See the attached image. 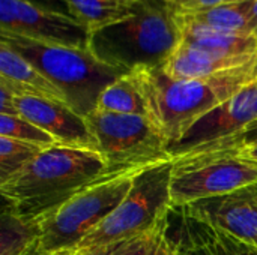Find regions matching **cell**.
Segmentation results:
<instances>
[{"label":"cell","instance_id":"6da1fadb","mask_svg":"<svg viewBox=\"0 0 257 255\" xmlns=\"http://www.w3.org/2000/svg\"><path fill=\"white\" fill-rule=\"evenodd\" d=\"M146 102L148 119L167 143H176L197 120L257 80V59L211 77L175 80L163 66L131 72Z\"/></svg>","mask_w":257,"mask_h":255},{"label":"cell","instance_id":"7a4b0ae2","mask_svg":"<svg viewBox=\"0 0 257 255\" xmlns=\"http://www.w3.org/2000/svg\"><path fill=\"white\" fill-rule=\"evenodd\" d=\"M114 176L119 173L111 171L98 152L56 143L0 185V194L15 213L39 219L81 191Z\"/></svg>","mask_w":257,"mask_h":255},{"label":"cell","instance_id":"3957f363","mask_svg":"<svg viewBox=\"0 0 257 255\" xmlns=\"http://www.w3.org/2000/svg\"><path fill=\"white\" fill-rule=\"evenodd\" d=\"M178 9L169 0H136L134 14L90 33L89 50L126 74L166 65L181 45Z\"/></svg>","mask_w":257,"mask_h":255},{"label":"cell","instance_id":"277c9868","mask_svg":"<svg viewBox=\"0 0 257 255\" xmlns=\"http://www.w3.org/2000/svg\"><path fill=\"white\" fill-rule=\"evenodd\" d=\"M0 42L42 72L65 95L66 104L84 117L96 110L102 92L126 75L98 60L89 48L48 45L6 32H0Z\"/></svg>","mask_w":257,"mask_h":255},{"label":"cell","instance_id":"5b68a950","mask_svg":"<svg viewBox=\"0 0 257 255\" xmlns=\"http://www.w3.org/2000/svg\"><path fill=\"white\" fill-rule=\"evenodd\" d=\"M172 171L173 159L134 173L133 188L126 197L83 240L78 251L133 239L167 221L173 209L170 192Z\"/></svg>","mask_w":257,"mask_h":255},{"label":"cell","instance_id":"8992f818","mask_svg":"<svg viewBox=\"0 0 257 255\" xmlns=\"http://www.w3.org/2000/svg\"><path fill=\"white\" fill-rule=\"evenodd\" d=\"M133 177L134 173H126L98 182L41 216L38 251L51 255L75 254L83 240L126 197L133 188Z\"/></svg>","mask_w":257,"mask_h":255},{"label":"cell","instance_id":"52a82bcc","mask_svg":"<svg viewBox=\"0 0 257 255\" xmlns=\"http://www.w3.org/2000/svg\"><path fill=\"white\" fill-rule=\"evenodd\" d=\"M256 183L257 162L248 159L238 147L187 155L173 159L172 204L184 207Z\"/></svg>","mask_w":257,"mask_h":255},{"label":"cell","instance_id":"ba28073f","mask_svg":"<svg viewBox=\"0 0 257 255\" xmlns=\"http://www.w3.org/2000/svg\"><path fill=\"white\" fill-rule=\"evenodd\" d=\"M96 152L114 173H136L173 159L167 143L146 116L116 114L95 110L86 116Z\"/></svg>","mask_w":257,"mask_h":255},{"label":"cell","instance_id":"9c48e42d","mask_svg":"<svg viewBox=\"0 0 257 255\" xmlns=\"http://www.w3.org/2000/svg\"><path fill=\"white\" fill-rule=\"evenodd\" d=\"M254 123H257V80L197 120L176 143L167 147V152L173 159L196 155L242 134Z\"/></svg>","mask_w":257,"mask_h":255},{"label":"cell","instance_id":"30bf717a","mask_svg":"<svg viewBox=\"0 0 257 255\" xmlns=\"http://www.w3.org/2000/svg\"><path fill=\"white\" fill-rule=\"evenodd\" d=\"M0 32L71 48H89L90 41V32L74 18L26 0H0Z\"/></svg>","mask_w":257,"mask_h":255},{"label":"cell","instance_id":"8fae6325","mask_svg":"<svg viewBox=\"0 0 257 255\" xmlns=\"http://www.w3.org/2000/svg\"><path fill=\"white\" fill-rule=\"evenodd\" d=\"M179 209L199 222L257 245V183Z\"/></svg>","mask_w":257,"mask_h":255},{"label":"cell","instance_id":"7c38bea8","mask_svg":"<svg viewBox=\"0 0 257 255\" xmlns=\"http://www.w3.org/2000/svg\"><path fill=\"white\" fill-rule=\"evenodd\" d=\"M14 104L20 116L50 134L57 144L96 152V143L86 117L75 113L68 104L27 95H14Z\"/></svg>","mask_w":257,"mask_h":255},{"label":"cell","instance_id":"4fadbf2b","mask_svg":"<svg viewBox=\"0 0 257 255\" xmlns=\"http://www.w3.org/2000/svg\"><path fill=\"white\" fill-rule=\"evenodd\" d=\"M0 86H5L15 96H38L66 104L65 95L5 42H0Z\"/></svg>","mask_w":257,"mask_h":255},{"label":"cell","instance_id":"5bb4252c","mask_svg":"<svg viewBox=\"0 0 257 255\" xmlns=\"http://www.w3.org/2000/svg\"><path fill=\"white\" fill-rule=\"evenodd\" d=\"M253 56H226L205 50H199L181 42L178 50L163 66L164 72L175 80H191L211 77L220 72H226L239 66H244L256 60Z\"/></svg>","mask_w":257,"mask_h":255},{"label":"cell","instance_id":"9a60e30c","mask_svg":"<svg viewBox=\"0 0 257 255\" xmlns=\"http://www.w3.org/2000/svg\"><path fill=\"white\" fill-rule=\"evenodd\" d=\"M182 44L226 56L257 54V38L250 33H236L200 26L178 14Z\"/></svg>","mask_w":257,"mask_h":255},{"label":"cell","instance_id":"2e32d148","mask_svg":"<svg viewBox=\"0 0 257 255\" xmlns=\"http://www.w3.org/2000/svg\"><path fill=\"white\" fill-rule=\"evenodd\" d=\"M39 240V221L15 213L3 201L0 215V255H33L38 252Z\"/></svg>","mask_w":257,"mask_h":255},{"label":"cell","instance_id":"e0dca14e","mask_svg":"<svg viewBox=\"0 0 257 255\" xmlns=\"http://www.w3.org/2000/svg\"><path fill=\"white\" fill-rule=\"evenodd\" d=\"M136 0H66L71 17L90 33L134 14Z\"/></svg>","mask_w":257,"mask_h":255},{"label":"cell","instance_id":"ac0fdd59","mask_svg":"<svg viewBox=\"0 0 257 255\" xmlns=\"http://www.w3.org/2000/svg\"><path fill=\"white\" fill-rule=\"evenodd\" d=\"M253 2L254 0L226 2L209 9L193 11V12L178 11V14L205 27L236 32V33H250L248 26H250V14H251Z\"/></svg>","mask_w":257,"mask_h":255},{"label":"cell","instance_id":"d6986e66","mask_svg":"<svg viewBox=\"0 0 257 255\" xmlns=\"http://www.w3.org/2000/svg\"><path fill=\"white\" fill-rule=\"evenodd\" d=\"M96 110L116 114H133L148 117L145 98L131 72L117 78L102 92Z\"/></svg>","mask_w":257,"mask_h":255},{"label":"cell","instance_id":"ffe728a7","mask_svg":"<svg viewBox=\"0 0 257 255\" xmlns=\"http://www.w3.org/2000/svg\"><path fill=\"white\" fill-rule=\"evenodd\" d=\"M167 227L169 218L161 225L145 234L78 252L83 255H158L161 245L167 236Z\"/></svg>","mask_w":257,"mask_h":255},{"label":"cell","instance_id":"44dd1931","mask_svg":"<svg viewBox=\"0 0 257 255\" xmlns=\"http://www.w3.org/2000/svg\"><path fill=\"white\" fill-rule=\"evenodd\" d=\"M45 149L48 147L0 137V185L20 173Z\"/></svg>","mask_w":257,"mask_h":255},{"label":"cell","instance_id":"7402d4cb","mask_svg":"<svg viewBox=\"0 0 257 255\" xmlns=\"http://www.w3.org/2000/svg\"><path fill=\"white\" fill-rule=\"evenodd\" d=\"M188 218L191 219L197 234L206 242V245L211 248L214 255H257V245L254 243L241 240L226 231H221L208 224L199 222V221L193 219L191 216H188Z\"/></svg>","mask_w":257,"mask_h":255},{"label":"cell","instance_id":"603a6c76","mask_svg":"<svg viewBox=\"0 0 257 255\" xmlns=\"http://www.w3.org/2000/svg\"><path fill=\"white\" fill-rule=\"evenodd\" d=\"M0 137L38 144L42 147H51L56 144V140L50 134L33 125L23 116L0 114Z\"/></svg>","mask_w":257,"mask_h":255},{"label":"cell","instance_id":"cb8c5ba5","mask_svg":"<svg viewBox=\"0 0 257 255\" xmlns=\"http://www.w3.org/2000/svg\"><path fill=\"white\" fill-rule=\"evenodd\" d=\"M182 215H184V234L181 237H178L176 240L169 237L176 248V255H214L211 248L206 245V242L194 230L191 219L184 212H182Z\"/></svg>","mask_w":257,"mask_h":255},{"label":"cell","instance_id":"d4e9b609","mask_svg":"<svg viewBox=\"0 0 257 255\" xmlns=\"http://www.w3.org/2000/svg\"><path fill=\"white\" fill-rule=\"evenodd\" d=\"M250 144H257V123L253 126H250L247 131H244L242 134L232 137L229 140H224L218 144H214L202 152H208V150H215V149H229V147H241V146H250ZM199 152V153H202Z\"/></svg>","mask_w":257,"mask_h":255},{"label":"cell","instance_id":"484cf974","mask_svg":"<svg viewBox=\"0 0 257 255\" xmlns=\"http://www.w3.org/2000/svg\"><path fill=\"white\" fill-rule=\"evenodd\" d=\"M179 12H193V11H202L209 9L217 5L226 3L229 0H169Z\"/></svg>","mask_w":257,"mask_h":255},{"label":"cell","instance_id":"4316f807","mask_svg":"<svg viewBox=\"0 0 257 255\" xmlns=\"http://www.w3.org/2000/svg\"><path fill=\"white\" fill-rule=\"evenodd\" d=\"M26 2H29V3H32L35 6L44 8V9L54 11V12H59V14H63V15L71 17L69 9H68V5H66V0H26Z\"/></svg>","mask_w":257,"mask_h":255},{"label":"cell","instance_id":"83f0119b","mask_svg":"<svg viewBox=\"0 0 257 255\" xmlns=\"http://www.w3.org/2000/svg\"><path fill=\"white\" fill-rule=\"evenodd\" d=\"M248 32H250L254 38H257V0L253 2V8H251V14H250Z\"/></svg>","mask_w":257,"mask_h":255},{"label":"cell","instance_id":"f1b7e54d","mask_svg":"<svg viewBox=\"0 0 257 255\" xmlns=\"http://www.w3.org/2000/svg\"><path fill=\"white\" fill-rule=\"evenodd\" d=\"M158 255H176V248L173 245V242L169 239V236H166L163 245H161V249H160V254Z\"/></svg>","mask_w":257,"mask_h":255},{"label":"cell","instance_id":"f546056e","mask_svg":"<svg viewBox=\"0 0 257 255\" xmlns=\"http://www.w3.org/2000/svg\"><path fill=\"white\" fill-rule=\"evenodd\" d=\"M238 149H241V152L248 158V159H251V161H254L257 162V144H250V146H241V147H238Z\"/></svg>","mask_w":257,"mask_h":255},{"label":"cell","instance_id":"4dcf8cb0","mask_svg":"<svg viewBox=\"0 0 257 255\" xmlns=\"http://www.w3.org/2000/svg\"><path fill=\"white\" fill-rule=\"evenodd\" d=\"M33 255H51V254H42V252H39V251H38V252H35Z\"/></svg>","mask_w":257,"mask_h":255},{"label":"cell","instance_id":"1f68e13d","mask_svg":"<svg viewBox=\"0 0 257 255\" xmlns=\"http://www.w3.org/2000/svg\"><path fill=\"white\" fill-rule=\"evenodd\" d=\"M229 2H242V0H229Z\"/></svg>","mask_w":257,"mask_h":255},{"label":"cell","instance_id":"d6a6232c","mask_svg":"<svg viewBox=\"0 0 257 255\" xmlns=\"http://www.w3.org/2000/svg\"><path fill=\"white\" fill-rule=\"evenodd\" d=\"M72 255H83L81 252H75V254H72Z\"/></svg>","mask_w":257,"mask_h":255}]
</instances>
